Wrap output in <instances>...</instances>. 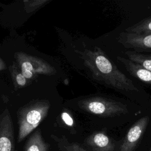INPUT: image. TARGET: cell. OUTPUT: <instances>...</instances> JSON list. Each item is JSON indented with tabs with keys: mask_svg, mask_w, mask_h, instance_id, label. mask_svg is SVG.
Returning <instances> with one entry per match:
<instances>
[{
	"mask_svg": "<svg viewBox=\"0 0 151 151\" xmlns=\"http://www.w3.org/2000/svg\"><path fill=\"white\" fill-rule=\"evenodd\" d=\"M77 53L96 81L116 90L139 91L133 81L117 68L100 47H95L93 50L86 48L78 51Z\"/></svg>",
	"mask_w": 151,
	"mask_h": 151,
	"instance_id": "obj_1",
	"label": "cell"
},
{
	"mask_svg": "<svg viewBox=\"0 0 151 151\" xmlns=\"http://www.w3.org/2000/svg\"><path fill=\"white\" fill-rule=\"evenodd\" d=\"M51 104L47 99H34L21 107L17 112L18 143L32 132L46 117Z\"/></svg>",
	"mask_w": 151,
	"mask_h": 151,
	"instance_id": "obj_2",
	"label": "cell"
},
{
	"mask_svg": "<svg viewBox=\"0 0 151 151\" xmlns=\"http://www.w3.org/2000/svg\"><path fill=\"white\" fill-rule=\"evenodd\" d=\"M81 110L103 117H111L128 112L127 106L120 101L101 96L84 98L78 102Z\"/></svg>",
	"mask_w": 151,
	"mask_h": 151,
	"instance_id": "obj_3",
	"label": "cell"
},
{
	"mask_svg": "<svg viewBox=\"0 0 151 151\" xmlns=\"http://www.w3.org/2000/svg\"><path fill=\"white\" fill-rule=\"evenodd\" d=\"M16 63L24 77L32 80L40 75L52 76L57 73V70L43 59L24 52L14 54Z\"/></svg>",
	"mask_w": 151,
	"mask_h": 151,
	"instance_id": "obj_4",
	"label": "cell"
},
{
	"mask_svg": "<svg viewBox=\"0 0 151 151\" xmlns=\"http://www.w3.org/2000/svg\"><path fill=\"white\" fill-rule=\"evenodd\" d=\"M0 151H17L13 122L8 109L0 115Z\"/></svg>",
	"mask_w": 151,
	"mask_h": 151,
	"instance_id": "obj_5",
	"label": "cell"
},
{
	"mask_svg": "<svg viewBox=\"0 0 151 151\" xmlns=\"http://www.w3.org/2000/svg\"><path fill=\"white\" fill-rule=\"evenodd\" d=\"M149 121L147 116L136 121L129 129L120 145L119 151H134L146 130Z\"/></svg>",
	"mask_w": 151,
	"mask_h": 151,
	"instance_id": "obj_6",
	"label": "cell"
},
{
	"mask_svg": "<svg viewBox=\"0 0 151 151\" xmlns=\"http://www.w3.org/2000/svg\"><path fill=\"white\" fill-rule=\"evenodd\" d=\"M117 42L126 48L138 52L151 49V32L130 33L123 31L117 37Z\"/></svg>",
	"mask_w": 151,
	"mask_h": 151,
	"instance_id": "obj_7",
	"label": "cell"
},
{
	"mask_svg": "<svg viewBox=\"0 0 151 151\" xmlns=\"http://www.w3.org/2000/svg\"><path fill=\"white\" fill-rule=\"evenodd\" d=\"M84 144L92 151H114L115 144L104 131L93 133L87 137Z\"/></svg>",
	"mask_w": 151,
	"mask_h": 151,
	"instance_id": "obj_8",
	"label": "cell"
},
{
	"mask_svg": "<svg viewBox=\"0 0 151 151\" xmlns=\"http://www.w3.org/2000/svg\"><path fill=\"white\" fill-rule=\"evenodd\" d=\"M116 58L124 65L127 72L133 77L138 78L144 83L151 84L150 71L146 69L140 64L123 57L117 56Z\"/></svg>",
	"mask_w": 151,
	"mask_h": 151,
	"instance_id": "obj_9",
	"label": "cell"
},
{
	"mask_svg": "<svg viewBox=\"0 0 151 151\" xmlns=\"http://www.w3.org/2000/svg\"><path fill=\"white\" fill-rule=\"evenodd\" d=\"M49 147V144L42 137L41 129H37L27 140L24 151H48Z\"/></svg>",
	"mask_w": 151,
	"mask_h": 151,
	"instance_id": "obj_10",
	"label": "cell"
},
{
	"mask_svg": "<svg viewBox=\"0 0 151 151\" xmlns=\"http://www.w3.org/2000/svg\"><path fill=\"white\" fill-rule=\"evenodd\" d=\"M9 70L14 87L16 90L27 86L29 83L28 80H27L21 73L16 63H13L9 67Z\"/></svg>",
	"mask_w": 151,
	"mask_h": 151,
	"instance_id": "obj_11",
	"label": "cell"
},
{
	"mask_svg": "<svg viewBox=\"0 0 151 151\" xmlns=\"http://www.w3.org/2000/svg\"><path fill=\"white\" fill-rule=\"evenodd\" d=\"M51 137L56 142L60 151H87L79 143L69 142L64 136L58 137L51 135Z\"/></svg>",
	"mask_w": 151,
	"mask_h": 151,
	"instance_id": "obj_12",
	"label": "cell"
},
{
	"mask_svg": "<svg viewBox=\"0 0 151 151\" xmlns=\"http://www.w3.org/2000/svg\"><path fill=\"white\" fill-rule=\"evenodd\" d=\"M124 54L128 59L140 64L146 69L151 71V54H143L135 51H127Z\"/></svg>",
	"mask_w": 151,
	"mask_h": 151,
	"instance_id": "obj_13",
	"label": "cell"
},
{
	"mask_svg": "<svg viewBox=\"0 0 151 151\" xmlns=\"http://www.w3.org/2000/svg\"><path fill=\"white\" fill-rule=\"evenodd\" d=\"M124 31L136 34L151 32V16L128 27L124 29Z\"/></svg>",
	"mask_w": 151,
	"mask_h": 151,
	"instance_id": "obj_14",
	"label": "cell"
},
{
	"mask_svg": "<svg viewBox=\"0 0 151 151\" xmlns=\"http://www.w3.org/2000/svg\"><path fill=\"white\" fill-rule=\"evenodd\" d=\"M49 2L47 0H35V1H24V9L27 13L35 11Z\"/></svg>",
	"mask_w": 151,
	"mask_h": 151,
	"instance_id": "obj_15",
	"label": "cell"
},
{
	"mask_svg": "<svg viewBox=\"0 0 151 151\" xmlns=\"http://www.w3.org/2000/svg\"><path fill=\"white\" fill-rule=\"evenodd\" d=\"M61 118L63 122L69 126H73L74 124L73 120L69 113L66 111H63L61 113Z\"/></svg>",
	"mask_w": 151,
	"mask_h": 151,
	"instance_id": "obj_16",
	"label": "cell"
},
{
	"mask_svg": "<svg viewBox=\"0 0 151 151\" xmlns=\"http://www.w3.org/2000/svg\"><path fill=\"white\" fill-rule=\"evenodd\" d=\"M6 68V66L4 61L0 57V71L5 70Z\"/></svg>",
	"mask_w": 151,
	"mask_h": 151,
	"instance_id": "obj_17",
	"label": "cell"
},
{
	"mask_svg": "<svg viewBox=\"0 0 151 151\" xmlns=\"http://www.w3.org/2000/svg\"><path fill=\"white\" fill-rule=\"evenodd\" d=\"M149 151H151V145H150V148H149Z\"/></svg>",
	"mask_w": 151,
	"mask_h": 151,
	"instance_id": "obj_18",
	"label": "cell"
}]
</instances>
